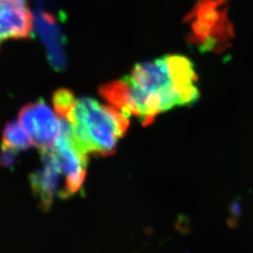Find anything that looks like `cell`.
I'll use <instances>...</instances> for the list:
<instances>
[{
    "mask_svg": "<svg viewBox=\"0 0 253 253\" xmlns=\"http://www.w3.org/2000/svg\"><path fill=\"white\" fill-rule=\"evenodd\" d=\"M177 229L179 230L182 234H188L191 232V226H190V220L189 218L185 217V216H180L178 219V227Z\"/></svg>",
    "mask_w": 253,
    "mask_h": 253,
    "instance_id": "8fae6325",
    "label": "cell"
},
{
    "mask_svg": "<svg viewBox=\"0 0 253 253\" xmlns=\"http://www.w3.org/2000/svg\"><path fill=\"white\" fill-rule=\"evenodd\" d=\"M110 104L151 124L157 116L175 107L191 106L200 99L194 64L181 54H168L137 64L129 76L100 88Z\"/></svg>",
    "mask_w": 253,
    "mask_h": 253,
    "instance_id": "6da1fadb",
    "label": "cell"
},
{
    "mask_svg": "<svg viewBox=\"0 0 253 253\" xmlns=\"http://www.w3.org/2000/svg\"><path fill=\"white\" fill-rule=\"evenodd\" d=\"M30 187L41 208L49 211L55 198H64L65 180L54 148L42 149V167L29 176Z\"/></svg>",
    "mask_w": 253,
    "mask_h": 253,
    "instance_id": "5b68a950",
    "label": "cell"
},
{
    "mask_svg": "<svg viewBox=\"0 0 253 253\" xmlns=\"http://www.w3.org/2000/svg\"><path fill=\"white\" fill-rule=\"evenodd\" d=\"M19 121L33 145L41 149L53 148L60 134V119L42 100L27 103L19 112Z\"/></svg>",
    "mask_w": 253,
    "mask_h": 253,
    "instance_id": "277c9868",
    "label": "cell"
},
{
    "mask_svg": "<svg viewBox=\"0 0 253 253\" xmlns=\"http://www.w3.org/2000/svg\"><path fill=\"white\" fill-rule=\"evenodd\" d=\"M60 119V134L54 150L60 163L65 180L64 199L73 196L81 190L85 179L87 153L77 144L70 124Z\"/></svg>",
    "mask_w": 253,
    "mask_h": 253,
    "instance_id": "3957f363",
    "label": "cell"
},
{
    "mask_svg": "<svg viewBox=\"0 0 253 253\" xmlns=\"http://www.w3.org/2000/svg\"><path fill=\"white\" fill-rule=\"evenodd\" d=\"M33 24L27 0H0V45L8 40L29 39Z\"/></svg>",
    "mask_w": 253,
    "mask_h": 253,
    "instance_id": "8992f818",
    "label": "cell"
},
{
    "mask_svg": "<svg viewBox=\"0 0 253 253\" xmlns=\"http://www.w3.org/2000/svg\"><path fill=\"white\" fill-rule=\"evenodd\" d=\"M19 151L11 149L9 147L1 146V152H0V165H3L4 167L10 168L13 167L15 162L17 160V154Z\"/></svg>",
    "mask_w": 253,
    "mask_h": 253,
    "instance_id": "30bf717a",
    "label": "cell"
},
{
    "mask_svg": "<svg viewBox=\"0 0 253 253\" xmlns=\"http://www.w3.org/2000/svg\"><path fill=\"white\" fill-rule=\"evenodd\" d=\"M77 144L87 154L110 156L125 135L129 120L118 109L106 106L90 98L76 99L63 115Z\"/></svg>",
    "mask_w": 253,
    "mask_h": 253,
    "instance_id": "7a4b0ae2",
    "label": "cell"
},
{
    "mask_svg": "<svg viewBox=\"0 0 253 253\" xmlns=\"http://www.w3.org/2000/svg\"><path fill=\"white\" fill-rule=\"evenodd\" d=\"M223 16L217 2L209 1L202 4L192 23V31L195 42L200 49L210 51L220 47L222 42L221 32Z\"/></svg>",
    "mask_w": 253,
    "mask_h": 253,
    "instance_id": "52a82bcc",
    "label": "cell"
},
{
    "mask_svg": "<svg viewBox=\"0 0 253 253\" xmlns=\"http://www.w3.org/2000/svg\"><path fill=\"white\" fill-rule=\"evenodd\" d=\"M33 145L32 140L20 121L9 122L2 135V145L14 150H26Z\"/></svg>",
    "mask_w": 253,
    "mask_h": 253,
    "instance_id": "9c48e42d",
    "label": "cell"
},
{
    "mask_svg": "<svg viewBox=\"0 0 253 253\" xmlns=\"http://www.w3.org/2000/svg\"><path fill=\"white\" fill-rule=\"evenodd\" d=\"M39 28L50 63L57 71L63 70L66 66V54L64 52L63 38L58 29L52 24L51 19L47 18H42Z\"/></svg>",
    "mask_w": 253,
    "mask_h": 253,
    "instance_id": "ba28073f",
    "label": "cell"
}]
</instances>
